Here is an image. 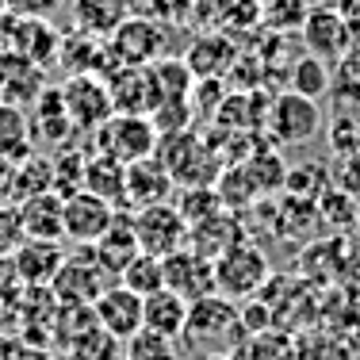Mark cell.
I'll use <instances>...</instances> for the list:
<instances>
[{
  "label": "cell",
  "instance_id": "1",
  "mask_svg": "<svg viewBox=\"0 0 360 360\" xmlns=\"http://www.w3.org/2000/svg\"><path fill=\"white\" fill-rule=\"evenodd\" d=\"M234 326H242L238 322L234 299L211 291V295L188 303V322H184L180 341H184L188 349H195V353H203V356H215V353H226V349L234 345Z\"/></svg>",
  "mask_w": 360,
  "mask_h": 360
},
{
  "label": "cell",
  "instance_id": "2",
  "mask_svg": "<svg viewBox=\"0 0 360 360\" xmlns=\"http://www.w3.org/2000/svg\"><path fill=\"white\" fill-rule=\"evenodd\" d=\"M96 142V153L119 161V165H131V161H142L158 150V123L150 115H134V111H111L104 123L89 134Z\"/></svg>",
  "mask_w": 360,
  "mask_h": 360
},
{
  "label": "cell",
  "instance_id": "3",
  "mask_svg": "<svg viewBox=\"0 0 360 360\" xmlns=\"http://www.w3.org/2000/svg\"><path fill=\"white\" fill-rule=\"evenodd\" d=\"M165 23L153 20L150 12H131L108 35V54L115 65H153L158 58H165Z\"/></svg>",
  "mask_w": 360,
  "mask_h": 360
},
{
  "label": "cell",
  "instance_id": "4",
  "mask_svg": "<svg viewBox=\"0 0 360 360\" xmlns=\"http://www.w3.org/2000/svg\"><path fill=\"white\" fill-rule=\"evenodd\" d=\"M58 42H62V31L50 27V15H23V12L0 15V50H15V54L50 70L58 62Z\"/></svg>",
  "mask_w": 360,
  "mask_h": 360
},
{
  "label": "cell",
  "instance_id": "5",
  "mask_svg": "<svg viewBox=\"0 0 360 360\" xmlns=\"http://www.w3.org/2000/svg\"><path fill=\"white\" fill-rule=\"evenodd\" d=\"M269 280V257L242 238L226 253L215 257V291L226 299H250Z\"/></svg>",
  "mask_w": 360,
  "mask_h": 360
},
{
  "label": "cell",
  "instance_id": "6",
  "mask_svg": "<svg viewBox=\"0 0 360 360\" xmlns=\"http://www.w3.org/2000/svg\"><path fill=\"white\" fill-rule=\"evenodd\" d=\"M111 284V276L104 272V264L96 261L92 245H81L77 253H65V261L58 264L50 291H54L58 303H92Z\"/></svg>",
  "mask_w": 360,
  "mask_h": 360
},
{
  "label": "cell",
  "instance_id": "7",
  "mask_svg": "<svg viewBox=\"0 0 360 360\" xmlns=\"http://www.w3.org/2000/svg\"><path fill=\"white\" fill-rule=\"evenodd\" d=\"M131 222H134V238H139V250L142 253L169 257L173 250H180V245L188 242V222L176 211L173 200L131 211Z\"/></svg>",
  "mask_w": 360,
  "mask_h": 360
},
{
  "label": "cell",
  "instance_id": "8",
  "mask_svg": "<svg viewBox=\"0 0 360 360\" xmlns=\"http://www.w3.org/2000/svg\"><path fill=\"white\" fill-rule=\"evenodd\" d=\"M58 89H62V104L70 111L77 134H92L111 111H115L108 81L100 73H70V81L58 84Z\"/></svg>",
  "mask_w": 360,
  "mask_h": 360
},
{
  "label": "cell",
  "instance_id": "9",
  "mask_svg": "<svg viewBox=\"0 0 360 360\" xmlns=\"http://www.w3.org/2000/svg\"><path fill=\"white\" fill-rule=\"evenodd\" d=\"M269 131L280 146H307L322 134V111L319 100L303 96V92H284L276 104L269 108Z\"/></svg>",
  "mask_w": 360,
  "mask_h": 360
},
{
  "label": "cell",
  "instance_id": "10",
  "mask_svg": "<svg viewBox=\"0 0 360 360\" xmlns=\"http://www.w3.org/2000/svg\"><path fill=\"white\" fill-rule=\"evenodd\" d=\"M119 207H111L108 200H100L96 192L89 188H77V192L65 195V207H62V226H65V238L73 245H92L100 234L111 226Z\"/></svg>",
  "mask_w": 360,
  "mask_h": 360
},
{
  "label": "cell",
  "instance_id": "11",
  "mask_svg": "<svg viewBox=\"0 0 360 360\" xmlns=\"http://www.w3.org/2000/svg\"><path fill=\"white\" fill-rule=\"evenodd\" d=\"M161 264H165V288L180 291L188 303L215 291V261L203 257L200 250H192L188 242L180 245V250H173L169 257H161Z\"/></svg>",
  "mask_w": 360,
  "mask_h": 360
},
{
  "label": "cell",
  "instance_id": "12",
  "mask_svg": "<svg viewBox=\"0 0 360 360\" xmlns=\"http://www.w3.org/2000/svg\"><path fill=\"white\" fill-rule=\"evenodd\" d=\"M46 65L31 62L15 50H0V100L4 104L31 108L46 92Z\"/></svg>",
  "mask_w": 360,
  "mask_h": 360
},
{
  "label": "cell",
  "instance_id": "13",
  "mask_svg": "<svg viewBox=\"0 0 360 360\" xmlns=\"http://www.w3.org/2000/svg\"><path fill=\"white\" fill-rule=\"evenodd\" d=\"M92 314H96V322L104 326L111 338L127 341L142 326V295L131 291L127 284H119V280H111V284L92 299Z\"/></svg>",
  "mask_w": 360,
  "mask_h": 360
},
{
  "label": "cell",
  "instance_id": "14",
  "mask_svg": "<svg viewBox=\"0 0 360 360\" xmlns=\"http://www.w3.org/2000/svg\"><path fill=\"white\" fill-rule=\"evenodd\" d=\"M27 123H31V142H35V150L39 146L58 150V146L77 139V127H73L70 111L62 104V89H50V84L35 104L27 108Z\"/></svg>",
  "mask_w": 360,
  "mask_h": 360
},
{
  "label": "cell",
  "instance_id": "15",
  "mask_svg": "<svg viewBox=\"0 0 360 360\" xmlns=\"http://www.w3.org/2000/svg\"><path fill=\"white\" fill-rule=\"evenodd\" d=\"M173 188H176L173 173H169L153 153L142 161H131V165H127V211L173 200Z\"/></svg>",
  "mask_w": 360,
  "mask_h": 360
},
{
  "label": "cell",
  "instance_id": "16",
  "mask_svg": "<svg viewBox=\"0 0 360 360\" xmlns=\"http://www.w3.org/2000/svg\"><path fill=\"white\" fill-rule=\"evenodd\" d=\"M62 207H65V195H58L54 188H50V192H39V195H27V200H20V203H15V215H20L23 238L62 242V238H65Z\"/></svg>",
  "mask_w": 360,
  "mask_h": 360
},
{
  "label": "cell",
  "instance_id": "17",
  "mask_svg": "<svg viewBox=\"0 0 360 360\" xmlns=\"http://www.w3.org/2000/svg\"><path fill=\"white\" fill-rule=\"evenodd\" d=\"M303 39L311 46V54L326 58V62H338L349 54V23L338 8H314L303 20Z\"/></svg>",
  "mask_w": 360,
  "mask_h": 360
},
{
  "label": "cell",
  "instance_id": "18",
  "mask_svg": "<svg viewBox=\"0 0 360 360\" xmlns=\"http://www.w3.org/2000/svg\"><path fill=\"white\" fill-rule=\"evenodd\" d=\"M65 261L62 242H42V238H23L20 245L12 250V264L15 272L23 276L27 288H50L58 264Z\"/></svg>",
  "mask_w": 360,
  "mask_h": 360
},
{
  "label": "cell",
  "instance_id": "19",
  "mask_svg": "<svg viewBox=\"0 0 360 360\" xmlns=\"http://www.w3.org/2000/svg\"><path fill=\"white\" fill-rule=\"evenodd\" d=\"M92 253H96V261L104 264L108 276L119 280V272L127 269V261L139 253V238H134V222H131V211H127V207L115 211L111 226L96 238V242H92Z\"/></svg>",
  "mask_w": 360,
  "mask_h": 360
},
{
  "label": "cell",
  "instance_id": "20",
  "mask_svg": "<svg viewBox=\"0 0 360 360\" xmlns=\"http://www.w3.org/2000/svg\"><path fill=\"white\" fill-rule=\"evenodd\" d=\"M242 238H245L242 222L230 215V211H215V215H207V219H200V222L188 226V245L200 250L203 257H211V261H215L219 253H226L230 245H238Z\"/></svg>",
  "mask_w": 360,
  "mask_h": 360
},
{
  "label": "cell",
  "instance_id": "21",
  "mask_svg": "<svg viewBox=\"0 0 360 360\" xmlns=\"http://www.w3.org/2000/svg\"><path fill=\"white\" fill-rule=\"evenodd\" d=\"M184 322H188V299L173 288H158L142 299V326L165 333V338H176L184 333Z\"/></svg>",
  "mask_w": 360,
  "mask_h": 360
},
{
  "label": "cell",
  "instance_id": "22",
  "mask_svg": "<svg viewBox=\"0 0 360 360\" xmlns=\"http://www.w3.org/2000/svg\"><path fill=\"white\" fill-rule=\"evenodd\" d=\"M131 12H134L131 0H73V27L108 39Z\"/></svg>",
  "mask_w": 360,
  "mask_h": 360
},
{
  "label": "cell",
  "instance_id": "23",
  "mask_svg": "<svg viewBox=\"0 0 360 360\" xmlns=\"http://www.w3.org/2000/svg\"><path fill=\"white\" fill-rule=\"evenodd\" d=\"M84 188L96 192L100 200H108L111 207L123 211L127 207V165L96 153V158H89V165H84Z\"/></svg>",
  "mask_w": 360,
  "mask_h": 360
},
{
  "label": "cell",
  "instance_id": "24",
  "mask_svg": "<svg viewBox=\"0 0 360 360\" xmlns=\"http://www.w3.org/2000/svg\"><path fill=\"white\" fill-rule=\"evenodd\" d=\"M54 188V165H50V153L42 150H31L15 161L12 169V203L27 200V195H39V192H50Z\"/></svg>",
  "mask_w": 360,
  "mask_h": 360
},
{
  "label": "cell",
  "instance_id": "25",
  "mask_svg": "<svg viewBox=\"0 0 360 360\" xmlns=\"http://www.w3.org/2000/svg\"><path fill=\"white\" fill-rule=\"evenodd\" d=\"M31 150H35V142H31L27 108L4 104V100H0V158L20 161L23 153H31Z\"/></svg>",
  "mask_w": 360,
  "mask_h": 360
},
{
  "label": "cell",
  "instance_id": "26",
  "mask_svg": "<svg viewBox=\"0 0 360 360\" xmlns=\"http://www.w3.org/2000/svg\"><path fill=\"white\" fill-rule=\"evenodd\" d=\"M65 356L70 360H119L123 356V341L111 338L100 322H92L84 333H77V338L65 345Z\"/></svg>",
  "mask_w": 360,
  "mask_h": 360
},
{
  "label": "cell",
  "instance_id": "27",
  "mask_svg": "<svg viewBox=\"0 0 360 360\" xmlns=\"http://www.w3.org/2000/svg\"><path fill=\"white\" fill-rule=\"evenodd\" d=\"M176 356H180V341L150 330V326H139L123 341V360H176Z\"/></svg>",
  "mask_w": 360,
  "mask_h": 360
},
{
  "label": "cell",
  "instance_id": "28",
  "mask_svg": "<svg viewBox=\"0 0 360 360\" xmlns=\"http://www.w3.org/2000/svg\"><path fill=\"white\" fill-rule=\"evenodd\" d=\"M119 284H127L131 291H139V295L146 299L150 291L165 288V264H161V257L139 250L131 261H127V269L119 272Z\"/></svg>",
  "mask_w": 360,
  "mask_h": 360
},
{
  "label": "cell",
  "instance_id": "29",
  "mask_svg": "<svg viewBox=\"0 0 360 360\" xmlns=\"http://www.w3.org/2000/svg\"><path fill=\"white\" fill-rule=\"evenodd\" d=\"M226 203H222L219 188H203V184H180V200H176V211L184 215V222L192 226V222L215 215V211H222Z\"/></svg>",
  "mask_w": 360,
  "mask_h": 360
},
{
  "label": "cell",
  "instance_id": "30",
  "mask_svg": "<svg viewBox=\"0 0 360 360\" xmlns=\"http://www.w3.org/2000/svg\"><path fill=\"white\" fill-rule=\"evenodd\" d=\"M330 62L319 54H307V58H299L295 62V70H291V89L295 92H303V96H311V100H319L322 92H330Z\"/></svg>",
  "mask_w": 360,
  "mask_h": 360
},
{
  "label": "cell",
  "instance_id": "31",
  "mask_svg": "<svg viewBox=\"0 0 360 360\" xmlns=\"http://www.w3.org/2000/svg\"><path fill=\"white\" fill-rule=\"evenodd\" d=\"M146 12L153 15V20H161L169 27V23H184L188 15L195 12V0H142Z\"/></svg>",
  "mask_w": 360,
  "mask_h": 360
},
{
  "label": "cell",
  "instance_id": "32",
  "mask_svg": "<svg viewBox=\"0 0 360 360\" xmlns=\"http://www.w3.org/2000/svg\"><path fill=\"white\" fill-rule=\"evenodd\" d=\"M20 242H23V230H20L15 203H4V207H0V257H12V250Z\"/></svg>",
  "mask_w": 360,
  "mask_h": 360
},
{
  "label": "cell",
  "instance_id": "33",
  "mask_svg": "<svg viewBox=\"0 0 360 360\" xmlns=\"http://www.w3.org/2000/svg\"><path fill=\"white\" fill-rule=\"evenodd\" d=\"M62 8V0H8V12H23V15H50Z\"/></svg>",
  "mask_w": 360,
  "mask_h": 360
},
{
  "label": "cell",
  "instance_id": "34",
  "mask_svg": "<svg viewBox=\"0 0 360 360\" xmlns=\"http://www.w3.org/2000/svg\"><path fill=\"white\" fill-rule=\"evenodd\" d=\"M15 360H70V356L58 345H23L20 353H15Z\"/></svg>",
  "mask_w": 360,
  "mask_h": 360
},
{
  "label": "cell",
  "instance_id": "35",
  "mask_svg": "<svg viewBox=\"0 0 360 360\" xmlns=\"http://www.w3.org/2000/svg\"><path fill=\"white\" fill-rule=\"evenodd\" d=\"M23 349V338L20 330H8V326H0V360H15V353Z\"/></svg>",
  "mask_w": 360,
  "mask_h": 360
},
{
  "label": "cell",
  "instance_id": "36",
  "mask_svg": "<svg viewBox=\"0 0 360 360\" xmlns=\"http://www.w3.org/2000/svg\"><path fill=\"white\" fill-rule=\"evenodd\" d=\"M12 169H15V161L0 158V207L12 203Z\"/></svg>",
  "mask_w": 360,
  "mask_h": 360
},
{
  "label": "cell",
  "instance_id": "37",
  "mask_svg": "<svg viewBox=\"0 0 360 360\" xmlns=\"http://www.w3.org/2000/svg\"><path fill=\"white\" fill-rule=\"evenodd\" d=\"M356 226H360V195H356Z\"/></svg>",
  "mask_w": 360,
  "mask_h": 360
},
{
  "label": "cell",
  "instance_id": "38",
  "mask_svg": "<svg viewBox=\"0 0 360 360\" xmlns=\"http://www.w3.org/2000/svg\"><path fill=\"white\" fill-rule=\"evenodd\" d=\"M8 12V0H0V15H4Z\"/></svg>",
  "mask_w": 360,
  "mask_h": 360
},
{
  "label": "cell",
  "instance_id": "39",
  "mask_svg": "<svg viewBox=\"0 0 360 360\" xmlns=\"http://www.w3.org/2000/svg\"><path fill=\"white\" fill-rule=\"evenodd\" d=\"M176 360H184V356H176Z\"/></svg>",
  "mask_w": 360,
  "mask_h": 360
},
{
  "label": "cell",
  "instance_id": "40",
  "mask_svg": "<svg viewBox=\"0 0 360 360\" xmlns=\"http://www.w3.org/2000/svg\"><path fill=\"white\" fill-rule=\"evenodd\" d=\"M119 360H123V356H119Z\"/></svg>",
  "mask_w": 360,
  "mask_h": 360
}]
</instances>
